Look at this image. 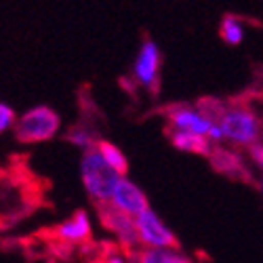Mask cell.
I'll return each mask as SVG.
<instances>
[{
  "label": "cell",
  "mask_w": 263,
  "mask_h": 263,
  "mask_svg": "<svg viewBox=\"0 0 263 263\" xmlns=\"http://www.w3.org/2000/svg\"><path fill=\"white\" fill-rule=\"evenodd\" d=\"M164 133L168 137V141L173 143V147H177L185 154H196V156H213V139L198 135V133H190V130H177V128H164Z\"/></svg>",
  "instance_id": "obj_10"
},
{
  "label": "cell",
  "mask_w": 263,
  "mask_h": 263,
  "mask_svg": "<svg viewBox=\"0 0 263 263\" xmlns=\"http://www.w3.org/2000/svg\"><path fill=\"white\" fill-rule=\"evenodd\" d=\"M257 185H259V190H261V194H263V177L259 179V183H257Z\"/></svg>",
  "instance_id": "obj_18"
},
{
  "label": "cell",
  "mask_w": 263,
  "mask_h": 263,
  "mask_svg": "<svg viewBox=\"0 0 263 263\" xmlns=\"http://www.w3.org/2000/svg\"><path fill=\"white\" fill-rule=\"evenodd\" d=\"M65 139H68L70 143H74L76 147H80L82 152H89L93 147H97L99 143V137L93 128H89L86 124H76L72 126L68 133H65Z\"/></svg>",
  "instance_id": "obj_15"
},
{
  "label": "cell",
  "mask_w": 263,
  "mask_h": 263,
  "mask_svg": "<svg viewBox=\"0 0 263 263\" xmlns=\"http://www.w3.org/2000/svg\"><path fill=\"white\" fill-rule=\"evenodd\" d=\"M164 116L168 122V128H177V130H190V133H198L204 135L209 139H213L215 143L223 141V130L219 128L217 122L209 120L198 107L192 105H168L164 109Z\"/></svg>",
  "instance_id": "obj_5"
},
{
  "label": "cell",
  "mask_w": 263,
  "mask_h": 263,
  "mask_svg": "<svg viewBox=\"0 0 263 263\" xmlns=\"http://www.w3.org/2000/svg\"><path fill=\"white\" fill-rule=\"evenodd\" d=\"M61 128V116L49 105H36L21 114L13 135L19 143H42L51 141Z\"/></svg>",
  "instance_id": "obj_4"
},
{
  "label": "cell",
  "mask_w": 263,
  "mask_h": 263,
  "mask_svg": "<svg viewBox=\"0 0 263 263\" xmlns=\"http://www.w3.org/2000/svg\"><path fill=\"white\" fill-rule=\"evenodd\" d=\"M249 158H251L253 164H257L263 171V141H259V143L249 147Z\"/></svg>",
  "instance_id": "obj_17"
},
{
  "label": "cell",
  "mask_w": 263,
  "mask_h": 263,
  "mask_svg": "<svg viewBox=\"0 0 263 263\" xmlns=\"http://www.w3.org/2000/svg\"><path fill=\"white\" fill-rule=\"evenodd\" d=\"M245 34H247L245 21L236 15H226L221 19V24H219V36L230 47H238L245 40Z\"/></svg>",
  "instance_id": "obj_13"
},
{
  "label": "cell",
  "mask_w": 263,
  "mask_h": 263,
  "mask_svg": "<svg viewBox=\"0 0 263 263\" xmlns=\"http://www.w3.org/2000/svg\"><path fill=\"white\" fill-rule=\"evenodd\" d=\"M97 215H99V221L101 226L112 232L118 240V245L124 247L126 251L135 249L139 242V234H137V223H135V217H130L126 213H122L120 209H116L112 202L107 204H99L97 206Z\"/></svg>",
  "instance_id": "obj_8"
},
{
  "label": "cell",
  "mask_w": 263,
  "mask_h": 263,
  "mask_svg": "<svg viewBox=\"0 0 263 263\" xmlns=\"http://www.w3.org/2000/svg\"><path fill=\"white\" fill-rule=\"evenodd\" d=\"M45 245L55 255H68L72 249H93V226L86 211L78 209L61 223L45 232Z\"/></svg>",
  "instance_id": "obj_2"
},
{
  "label": "cell",
  "mask_w": 263,
  "mask_h": 263,
  "mask_svg": "<svg viewBox=\"0 0 263 263\" xmlns=\"http://www.w3.org/2000/svg\"><path fill=\"white\" fill-rule=\"evenodd\" d=\"M198 109L223 130V137L236 145H255L261 141L263 122L251 105L223 103L219 99H200Z\"/></svg>",
  "instance_id": "obj_1"
},
{
  "label": "cell",
  "mask_w": 263,
  "mask_h": 263,
  "mask_svg": "<svg viewBox=\"0 0 263 263\" xmlns=\"http://www.w3.org/2000/svg\"><path fill=\"white\" fill-rule=\"evenodd\" d=\"M135 223H137L139 242L145 249H175V251L181 249L179 238L152 209L141 213L135 219Z\"/></svg>",
  "instance_id": "obj_7"
},
{
  "label": "cell",
  "mask_w": 263,
  "mask_h": 263,
  "mask_svg": "<svg viewBox=\"0 0 263 263\" xmlns=\"http://www.w3.org/2000/svg\"><path fill=\"white\" fill-rule=\"evenodd\" d=\"M137 263H194V259L175 249H143L137 253Z\"/></svg>",
  "instance_id": "obj_12"
},
{
  "label": "cell",
  "mask_w": 263,
  "mask_h": 263,
  "mask_svg": "<svg viewBox=\"0 0 263 263\" xmlns=\"http://www.w3.org/2000/svg\"><path fill=\"white\" fill-rule=\"evenodd\" d=\"M97 149L101 152V156L105 158V162L112 166V168L120 175V177L128 175V160H126L124 152H122L118 145H114L112 141H107V139H99Z\"/></svg>",
  "instance_id": "obj_14"
},
{
  "label": "cell",
  "mask_w": 263,
  "mask_h": 263,
  "mask_svg": "<svg viewBox=\"0 0 263 263\" xmlns=\"http://www.w3.org/2000/svg\"><path fill=\"white\" fill-rule=\"evenodd\" d=\"M160 70H162V53L154 40L145 38L133 63V78L145 91L156 95L160 89Z\"/></svg>",
  "instance_id": "obj_6"
},
{
  "label": "cell",
  "mask_w": 263,
  "mask_h": 263,
  "mask_svg": "<svg viewBox=\"0 0 263 263\" xmlns=\"http://www.w3.org/2000/svg\"><path fill=\"white\" fill-rule=\"evenodd\" d=\"M17 116H15V109L7 103V101H3L0 103V130H3V133H7V130L13 126L15 128V124H17Z\"/></svg>",
  "instance_id": "obj_16"
},
{
  "label": "cell",
  "mask_w": 263,
  "mask_h": 263,
  "mask_svg": "<svg viewBox=\"0 0 263 263\" xmlns=\"http://www.w3.org/2000/svg\"><path fill=\"white\" fill-rule=\"evenodd\" d=\"M80 177H82V185H84L86 194H89V198L97 206L112 202L114 190H116L118 181L122 179L120 175L105 162V158L101 156V152L97 147L82 154Z\"/></svg>",
  "instance_id": "obj_3"
},
{
  "label": "cell",
  "mask_w": 263,
  "mask_h": 263,
  "mask_svg": "<svg viewBox=\"0 0 263 263\" xmlns=\"http://www.w3.org/2000/svg\"><path fill=\"white\" fill-rule=\"evenodd\" d=\"M211 162H213V168L219 171L221 175H228V177H234V179H242V181H253L251 171L247 168L245 160L238 154H232L230 149L215 147Z\"/></svg>",
  "instance_id": "obj_11"
},
{
  "label": "cell",
  "mask_w": 263,
  "mask_h": 263,
  "mask_svg": "<svg viewBox=\"0 0 263 263\" xmlns=\"http://www.w3.org/2000/svg\"><path fill=\"white\" fill-rule=\"evenodd\" d=\"M112 204L116 209H120L122 213L135 217V219L149 209V202L145 198L143 190L139 185H135L133 181H128L126 177H122L118 181V185L114 190V196H112Z\"/></svg>",
  "instance_id": "obj_9"
}]
</instances>
